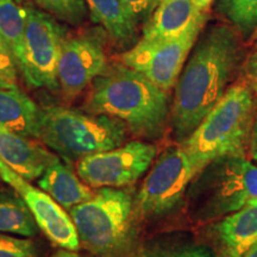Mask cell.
I'll list each match as a JSON object with an SVG mask.
<instances>
[{
	"label": "cell",
	"mask_w": 257,
	"mask_h": 257,
	"mask_svg": "<svg viewBox=\"0 0 257 257\" xmlns=\"http://www.w3.org/2000/svg\"><path fill=\"white\" fill-rule=\"evenodd\" d=\"M242 38L231 25L202 29L175 83L169 123L176 143L191 136L242 68Z\"/></svg>",
	"instance_id": "obj_1"
},
{
	"label": "cell",
	"mask_w": 257,
	"mask_h": 257,
	"mask_svg": "<svg viewBox=\"0 0 257 257\" xmlns=\"http://www.w3.org/2000/svg\"><path fill=\"white\" fill-rule=\"evenodd\" d=\"M83 111L123 120L131 134L161 140L170 117L168 92L123 63L107 64L91 83Z\"/></svg>",
	"instance_id": "obj_2"
},
{
	"label": "cell",
	"mask_w": 257,
	"mask_h": 257,
	"mask_svg": "<svg viewBox=\"0 0 257 257\" xmlns=\"http://www.w3.org/2000/svg\"><path fill=\"white\" fill-rule=\"evenodd\" d=\"M253 93L243 81L231 86L191 136L179 144L195 176L220 157L245 156L256 112Z\"/></svg>",
	"instance_id": "obj_3"
},
{
	"label": "cell",
	"mask_w": 257,
	"mask_h": 257,
	"mask_svg": "<svg viewBox=\"0 0 257 257\" xmlns=\"http://www.w3.org/2000/svg\"><path fill=\"white\" fill-rule=\"evenodd\" d=\"M80 245L95 257H126L137 248L135 198L130 188L104 187L69 211Z\"/></svg>",
	"instance_id": "obj_4"
},
{
	"label": "cell",
	"mask_w": 257,
	"mask_h": 257,
	"mask_svg": "<svg viewBox=\"0 0 257 257\" xmlns=\"http://www.w3.org/2000/svg\"><path fill=\"white\" fill-rule=\"evenodd\" d=\"M188 213L206 223L257 200V166L245 156H224L207 165L187 189Z\"/></svg>",
	"instance_id": "obj_5"
},
{
	"label": "cell",
	"mask_w": 257,
	"mask_h": 257,
	"mask_svg": "<svg viewBox=\"0 0 257 257\" xmlns=\"http://www.w3.org/2000/svg\"><path fill=\"white\" fill-rule=\"evenodd\" d=\"M128 128L123 120L66 107L41 108L37 138L69 161L123 146Z\"/></svg>",
	"instance_id": "obj_6"
},
{
	"label": "cell",
	"mask_w": 257,
	"mask_h": 257,
	"mask_svg": "<svg viewBox=\"0 0 257 257\" xmlns=\"http://www.w3.org/2000/svg\"><path fill=\"white\" fill-rule=\"evenodd\" d=\"M194 178L195 173L182 148H167L135 198L137 217L157 219L169 214L179 206Z\"/></svg>",
	"instance_id": "obj_7"
},
{
	"label": "cell",
	"mask_w": 257,
	"mask_h": 257,
	"mask_svg": "<svg viewBox=\"0 0 257 257\" xmlns=\"http://www.w3.org/2000/svg\"><path fill=\"white\" fill-rule=\"evenodd\" d=\"M25 11L23 59L18 69L31 87L56 91L60 88L57 67L66 31L44 11L30 5Z\"/></svg>",
	"instance_id": "obj_8"
},
{
	"label": "cell",
	"mask_w": 257,
	"mask_h": 257,
	"mask_svg": "<svg viewBox=\"0 0 257 257\" xmlns=\"http://www.w3.org/2000/svg\"><path fill=\"white\" fill-rule=\"evenodd\" d=\"M157 154L155 144L131 141L106 152L92 154L78 161V175L93 188H121L135 184L152 166Z\"/></svg>",
	"instance_id": "obj_9"
},
{
	"label": "cell",
	"mask_w": 257,
	"mask_h": 257,
	"mask_svg": "<svg viewBox=\"0 0 257 257\" xmlns=\"http://www.w3.org/2000/svg\"><path fill=\"white\" fill-rule=\"evenodd\" d=\"M205 25L173 40H144L121 54L120 62L142 74L163 91L175 86L186 61Z\"/></svg>",
	"instance_id": "obj_10"
},
{
	"label": "cell",
	"mask_w": 257,
	"mask_h": 257,
	"mask_svg": "<svg viewBox=\"0 0 257 257\" xmlns=\"http://www.w3.org/2000/svg\"><path fill=\"white\" fill-rule=\"evenodd\" d=\"M106 67L107 60L102 35L88 32L66 38L57 67L59 87L66 98H75Z\"/></svg>",
	"instance_id": "obj_11"
},
{
	"label": "cell",
	"mask_w": 257,
	"mask_h": 257,
	"mask_svg": "<svg viewBox=\"0 0 257 257\" xmlns=\"http://www.w3.org/2000/svg\"><path fill=\"white\" fill-rule=\"evenodd\" d=\"M0 179L11 186L23 199L36 219L38 227L51 242L62 249L80 248V240L69 214L41 188L29 184V180L19 175L0 159Z\"/></svg>",
	"instance_id": "obj_12"
},
{
	"label": "cell",
	"mask_w": 257,
	"mask_h": 257,
	"mask_svg": "<svg viewBox=\"0 0 257 257\" xmlns=\"http://www.w3.org/2000/svg\"><path fill=\"white\" fill-rule=\"evenodd\" d=\"M207 22L192 0H161L149 21L143 27L144 40H173Z\"/></svg>",
	"instance_id": "obj_13"
},
{
	"label": "cell",
	"mask_w": 257,
	"mask_h": 257,
	"mask_svg": "<svg viewBox=\"0 0 257 257\" xmlns=\"http://www.w3.org/2000/svg\"><path fill=\"white\" fill-rule=\"evenodd\" d=\"M221 257H243L257 243V200L233 212L213 226Z\"/></svg>",
	"instance_id": "obj_14"
},
{
	"label": "cell",
	"mask_w": 257,
	"mask_h": 257,
	"mask_svg": "<svg viewBox=\"0 0 257 257\" xmlns=\"http://www.w3.org/2000/svg\"><path fill=\"white\" fill-rule=\"evenodd\" d=\"M53 154L30 137L0 127V159L29 181L42 175Z\"/></svg>",
	"instance_id": "obj_15"
},
{
	"label": "cell",
	"mask_w": 257,
	"mask_h": 257,
	"mask_svg": "<svg viewBox=\"0 0 257 257\" xmlns=\"http://www.w3.org/2000/svg\"><path fill=\"white\" fill-rule=\"evenodd\" d=\"M38 188L46 192L66 211L89 200L93 195L88 186L82 184L72 169L55 155L38 178Z\"/></svg>",
	"instance_id": "obj_16"
},
{
	"label": "cell",
	"mask_w": 257,
	"mask_h": 257,
	"mask_svg": "<svg viewBox=\"0 0 257 257\" xmlns=\"http://www.w3.org/2000/svg\"><path fill=\"white\" fill-rule=\"evenodd\" d=\"M41 108L30 96L16 88H0V127L37 138Z\"/></svg>",
	"instance_id": "obj_17"
},
{
	"label": "cell",
	"mask_w": 257,
	"mask_h": 257,
	"mask_svg": "<svg viewBox=\"0 0 257 257\" xmlns=\"http://www.w3.org/2000/svg\"><path fill=\"white\" fill-rule=\"evenodd\" d=\"M92 22L101 25L106 34L120 46H128L136 38L137 28L123 12L119 0H86Z\"/></svg>",
	"instance_id": "obj_18"
},
{
	"label": "cell",
	"mask_w": 257,
	"mask_h": 257,
	"mask_svg": "<svg viewBox=\"0 0 257 257\" xmlns=\"http://www.w3.org/2000/svg\"><path fill=\"white\" fill-rule=\"evenodd\" d=\"M126 257H218L210 246L189 237L170 236L150 240Z\"/></svg>",
	"instance_id": "obj_19"
},
{
	"label": "cell",
	"mask_w": 257,
	"mask_h": 257,
	"mask_svg": "<svg viewBox=\"0 0 257 257\" xmlns=\"http://www.w3.org/2000/svg\"><path fill=\"white\" fill-rule=\"evenodd\" d=\"M40 230L34 214L19 195L0 194V232L32 237Z\"/></svg>",
	"instance_id": "obj_20"
},
{
	"label": "cell",
	"mask_w": 257,
	"mask_h": 257,
	"mask_svg": "<svg viewBox=\"0 0 257 257\" xmlns=\"http://www.w3.org/2000/svg\"><path fill=\"white\" fill-rule=\"evenodd\" d=\"M27 11L15 0H0V37L14 55L18 68L23 59Z\"/></svg>",
	"instance_id": "obj_21"
},
{
	"label": "cell",
	"mask_w": 257,
	"mask_h": 257,
	"mask_svg": "<svg viewBox=\"0 0 257 257\" xmlns=\"http://www.w3.org/2000/svg\"><path fill=\"white\" fill-rule=\"evenodd\" d=\"M216 10L243 41H250L257 32V0H216Z\"/></svg>",
	"instance_id": "obj_22"
},
{
	"label": "cell",
	"mask_w": 257,
	"mask_h": 257,
	"mask_svg": "<svg viewBox=\"0 0 257 257\" xmlns=\"http://www.w3.org/2000/svg\"><path fill=\"white\" fill-rule=\"evenodd\" d=\"M41 10L57 21L70 25H80L88 16L86 0H34Z\"/></svg>",
	"instance_id": "obj_23"
},
{
	"label": "cell",
	"mask_w": 257,
	"mask_h": 257,
	"mask_svg": "<svg viewBox=\"0 0 257 257\" xmlns=\"http://www.w3.org/2000/svg\"><path fill=\"white\" fill-rule=\"evenodd\" d=\"M161 0H119L123 12L135 27L146 24Z\"/></svg>",
	"instance_id": "obj_24"
},
{
	"label": "cell",
	"mask_w": 257,
	"mask_h": 257,
	"mask_svg": "<svg viewBox=\"0 0 257 257\" xmlns=\"http://www.w3.org/2000/svg\"><path fill=\"white\" fill-rule=\"evenodd\" d=\"M0 257H37L35 243L0 232Z\"/></svg>",
	"instance_id": "obj_25"
},
{
	"label": "cell",
	"mask_w": 257,
	"mask_h": 257,
	"mask_svg": "<svg viewBox=\"0 0 257 257\" xmlns=\"http://www.w3.org/2000/svg\"><path fill=\"white\" fill-rule=\"evenodd\" d=\"M17 68L14 55L0 37V88L17 87Z\"/></svg>",
	"instance_id": "obj_26"
},
{
	"label": "cell",
	"mask_w": 257,
	"mask_h": 257,
	"mask_svg": "<svg viewBox=\"0 0 257 257\" xmlns=\"http://www.w3.org/2000/svg\"><path fill=\"white\" fill-rule=\"evenodd\" d=\"M243 82L257 93V41L242 64Z\"/></svg>",
	"instance_id": "obj_27"
},
{
	"label": "cell",
	"mask_w": 257,
	"mask_h": 257,
	"mask_svg": "<svg viewBox=\"0 0 257 257\" xmlns=\"http://www.w3.org/2000/svg\"><path fill=\"white\" fill-rule=\"evenodd\" d=\"M249 152H250V155H251V157H252V160L257 163V108L255 112V117H253L251 137H250Z\"/></svg>",
	"instance_id": "obj_28"
},
{
	"label": "cell",
	"mask_w": 257,
	"mask_h": 257,
	"mask_svg": "<svg viewBox=\"0 0 257 257\" xmlns=\"http://www.w3.org/2000/svg\"><path fill=\"white\" fill-rule=\"evenodd\" d=\"M51 257H89V256L81 255V253L75 251V250L62 249V250H59V251H56Z\"/></svg>",
	"instance_id": "obj_29"
},
{
	"label": "cell",
	"mask_w": 257,
	"mask_h": 257,
	"mask_svg": "<svg viewBox=\"0 0 257 257\" xmlns=\"http://www.w3.org/2000/svg\"><path fill=\"white\" fill-rule=\"evenodd\" d=\"M192 2L194 3V5L197 6L199 10H201V11H207L208 8H210L216 0H192Z\"/></svg>",
	"instance_id": "obj_30"
},
{
	"label": "cell",
	"mask_w": 257,
	"mask_h": 257,
	"mask_svg": "<svg viewBox=\"0 0 257 257\" xmlns=\"http://www.w3.org/2000/svg\"><path fill=\"white\" fill-rule=\"evenodd\" d=\"M243 257H257V243L253 244L251 248L245 252V255Z\"/></svg>",
	"instance_id": "obj_31"
},
{
	"label": "cell",
	"mask_w": 257,
	"mask_h": 257,
	"mask_svg": "<svg viewBox=\"0 0 257 257\" xmlns=\"http://www.w3.org/2000/svg\"><path fill=\"white\" fill-rule=\"evenodd\" d=\"M15 2H16V3H18V4H21V3L23 2V0H15Z\"/></svg>",
	"instance_id": "obj_32"
},
{
	"label": "cell",
	"mask_w": 257,
	"mask_h": 257,
	"mask_svg": "<svg viewBox=\"0 0 257 257\" xmlns=\"http://www.w3.org/2000/svg\"><path fill=\"white\" fill-rule=\"evenodd\" d=\"M253 38H257V32H256V35H255V37H253Z\"/></svg>",
	"instance_id": "obj_33"
}]
</instances>
